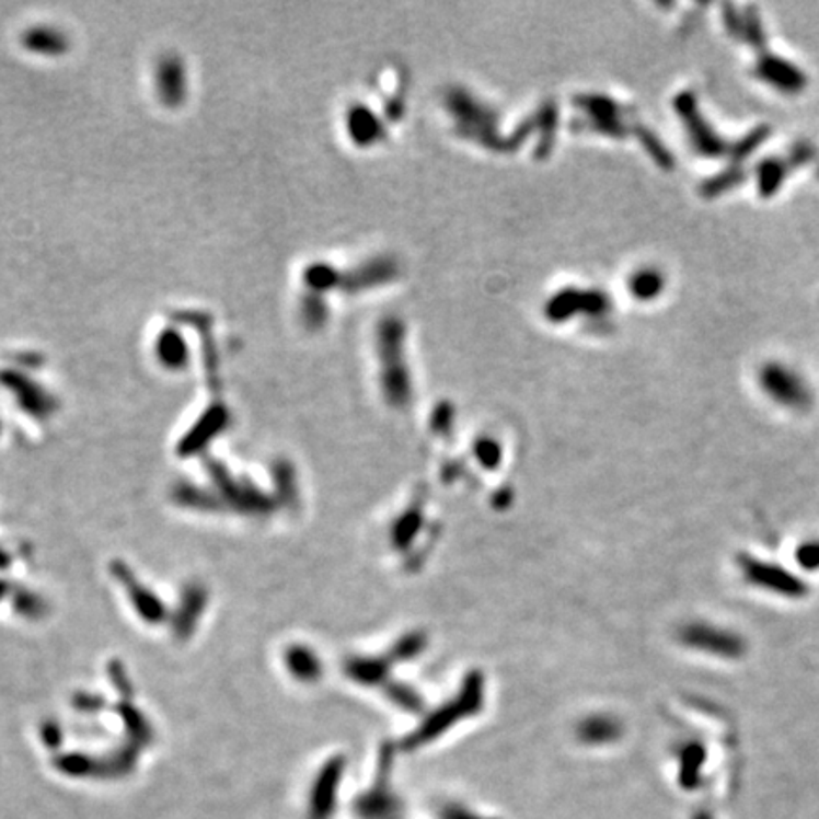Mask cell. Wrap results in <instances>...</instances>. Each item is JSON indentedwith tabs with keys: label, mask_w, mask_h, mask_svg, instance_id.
I'll return each instance as SVG.
<instances>
[{
	"label": "cell",
	"mask_w": 819,
	"mask_h": 819,
	"mask_svg": "<svg viewBox=\"0 0 819 819\" xmlns=\"http://www.w3.org/2000/svg\"><path fill=\"white\" fill-rule=\"evenodd\" d=\"M738 567L743 580L757 590L774 593L787 600H800L808 592L805 580L798 579L795 573L787 572L782 565L755 558L751 554H742L738 556Z\"/></svg>",
	"instance_id": "1"
},
{
	"label": "cell",
	"mask_w": 819,
	"mask_h": 819,
	"mask_svg": "<svg viewBox=\"0 0 819 819\" xmlns=\"http://www.w3.org/2000/svg\"><path fill=\"white\" fill-rule=\"evenodd\" d=\"M759 382L766 396L784 408L805 412L812 406V389L795 370L784 367L782 362H769L763 367Z\"/></svg>",
	"instance_id": "2"
},
{
	"label": "cell",
	"mask_w": 819,
	"mask_h": 819,
	"mask_svg": "<svg viewBox=\"0 0 819 819\" xmlns=\"http://www.w3.org/2000/svg\"><path fill=\"white\" fill-rule=\"evenodd\" d=\"M685 642L696 649L707 650L715 657L738 660L746 657L748 642L733 630L710 626V624H694L685 632Z\"/></svg>",
	"instance_id": "3"
},
{
	"label": "cell",
	"mask_w": 819,
	"mask_h": 819,
	"mask_svg": "<svg viewBox=\"0 0 819 819\" xmlns=\"http://www.w3.org/2000/svg\"><path fill=\"white\" fill-rule=\"evenodd\" d=\"M757 74L763 78L770 85H776L777 90L785 93H797L806 85V78L798 71L795 65L780 59V57L766 56L757 65Z\"/></svg>",
	"instance_id": "4"
},
{
	"label": "cell",
	"mask_w": 819,
	"mask_h": 819,
	"mask_svg": "<svg viewBox=\"0 0 819 819\" xmlns=\"http://www.w3.org/2000/svg\"><path fill=\"white\" fill-rule=\"evenodd\" d=\"M158 93L168 105H178L184 100L186 72L177 57H165L158 67Z\"/></svg>",
	"instance_id": "5"
},
{
	"label": "cell",
	"mask_w": 819,
	"mask_h": 819,
	"mask_svg": "<svg viewBox=\"0 0 819 819\" xmlns=\"http://www.w3.org/2000/svg\"><path fill=\"white\" fill-rule=\"evenodd\" d=\"M339 770L336 764L321 774L313 787L310 803V819H328L334 810L336 800V785H338Z\"/></svg>",
	"instance_id": "6"
},
{
	"label": "cell",
	"mask_w": 819,
	"mask_h": 819,
	"mask_svg": "<svg viewBox=\"0 0 819 819\" xmlns=\"http://www.w3.org/2000/svg\"><path fill=\"white\" fill-rule=\"evenodd\" d=\"M22 41L28 51L38 54V56H64L65 51L69 50L67 36L54 27L28 28Z\"/></svg>",
	"instance_id": "7"
},
{
	"label": "cell",
	"mask_w": 819,
	"mask_h": 819,
	"mask_svg": "<svg viewBox=\"0 0 819 819\" xmlns=\"http://www.w3.org/2000/svg\"><path fill=\"white\" fill-rule=\"evenodd\" d=\"M155 354H158V359L162 360L163 367L181 370L186 367V360H188V346L177 331L170 328V331H163L155 342Z\"/></svg>",
	"instance_id": "8"
},
{
	"label": "cell",
	"mask_w": 819,
	"mask_h": 819,
	"mask_svg": "<svg viewBox=\"0 0 819 819\" xmlns=\"http://www.w3.org/2000/svg\"><path fill=\"white\" fill-rule=\"evenodd\" d=\"M224 424H227V412L222 408L211 410L209 414H205L201 424L188 437L184 438L181 452L191 453L196 452L199 448H204L207 438L215 437Z\"/></svg>",
	"instance_id": "9"
},
{
	"label": "cell",
	"mask_w": 819,
	"mask_h": 819,
	"mask_svg": "<svg viewBox=\"0 0 819 819\" xmlns=\"http://www.w3.org/2000/svg\"><path fill=\"white\" fill-rule=\"evenodd\" d=\"M681 759H685L681 764V784L692 792L700 784V774H702V766L706 763V753L700 746H691L685 749Z\"/></svg>",
	"instance_id": "10"
},
{
	"label": "cell",
	"mask_w": 819,
	"mask_h": 819,
	"mask_svg": "<svg viewBox=\"0 0 819 819\" xmlns=\"http://www.w3.org/2000/svg\"><path fill=\"white\" fill-rule=\"evenodd\" d=\"M787 168L789 162H782V160H766L759 170V188L763 196H770L772 192H776L780 188V184L784 181L787 175Z\"/></svg>",
	"instance_id": "11"
},
{
	"label": "cell",
	"mask_w": 819,
	"mask_h": 819,
	"mask_svg": "<svg viewBox=\"0 0 819 819\" xmlns=\"http://www.w3.org/2000/svg\"><path fill=\"white\" fill-rule=\"evenodd\" d=\"M129 590H131L129 596H131V600H134L135 609H139L145 619H152V621L160 619V614H162V603L155 600L154 596H150V593L147 592L145 588L139 587V585H137V587L131 585Z\"/></svg>",
	"instance_id": "12"
},
{
	"label": "cell",
	"mask_w": 819,
	"mask_h": 819,
	"mask_svg": "<svg viewBox=\"0 0 819 819\" xmlns=\"http://www.w3.org/2000/svg\"><path fill=\"white\" fill-rule=\"evenodd\" d=\"M797 562L806 572H819V539L806 541L798 546Z\"/></svg>",
	"instance_id": "13"
},
{
	"label": "cell",
	"mask_w": 819,
	"mask_h": 819,
	"mask_svg": "<svg viewBox=\"0 0 819 819\" xmlns=\"http://www.w3.org/2000/svg\"><path fill=\"white\" fill-rule=\"evenodd\" d=\"M692 819H714V816L712 814L706 812V810H700V812L694 814V818Z\"/></svg>",
	"instance_id": "14"
},
{
	"label": "cell",
	"mask_w": 819,
	"mask_h": 819,
	"mask_svg": "<svg viewBox=\"0 0 819 819\" xmlns=\"http://www.w3.org/2000/svg\"><path fill=\"white\" fill-rule=\"evenodd\" d=\"M8 565V556L4 554V551L0 549V567H7Z\"/></svg>",
	"instance_id": "15"
},
{
	"label": "cell",
	"mask_w": 819,
	"mask_h": 819,
	"mask_svg": "<svg viewBox=\"0 0 819 819\" xmlns=\"http://www.w3.org/2000/svg\"><path fill=\"white\" fill-rule=\"evenodd\" d=\"M4 592H7V585H4V582H2V580H0V598H2V596H4Z\"/></svg>",
	"instance_id": "16"
}]
</instances>
